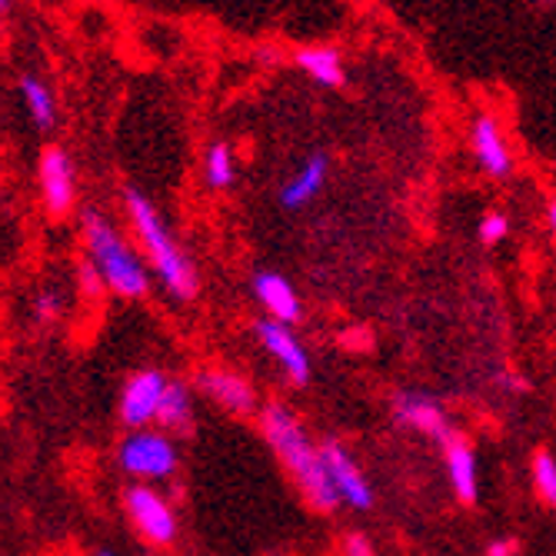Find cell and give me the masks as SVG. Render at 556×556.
I'll use <instances>...</instances> for the list:
<instances>
[{
    "label": "cell",
    "mask_w": 556,
    "mask_h": 556,
    "mask_svg": "<svg viewBox=\"0 0 556 556\" xmlns=\"http://www.w3.org/2000/svg\"><path fill=\"white\" fill-rule=\"evenodd\" d=\"M390 417L400 430H410V433L437 440V443H443L457 433L450 424V414H446L443 403L424 390H396L390 396Z\"/></svg>",
    "instance_id": "cell-6"
},
{
    "label": "cell",
    "mask_w": 556,
    "mask_h": 556,
    "mask_svg": "<svg viewBox=\"0 0 556 556\" xmlns=\"http://www.w3.org/2000/svg\"><path fill=\"white\" fill-rule=\"evenodd\" d=\"M254 296H257L261 307L267 311V317L277 320V324L293 327L303 317V303H300L296 287L283 274H277V270H261L254 277Z\"/></svg>",
    "instance_id": "cell-15"
},
{
    "label": "cell",
    "mask_w": 556,
    "mask_h": 556,
    "mask_svg": "<svg viewBox=\"0 0 556 556\" xmlns=\"http://www.w3.org/2000/svg\"><path fill=\"white\" fill-rule=\"evenodd\" d=\"M124 510L137 533L154 543V546H170L177 540V514L170 507V500L150 483H134L124 493Z\"/></svg>",
    "instance_id": "cell-5"
},
{
    "label": "cell",
    "mask_w": 556,
    "mask_h": 556,
    "mask_svg": "<svg viewBox=\"0 0 556 556\" xmlns=\"http://www.w3.org/2000/svg\"><path fill=\"white\" fill-rule=\"evenodd\" d=\"M320 450H324L327 473H330V480L337 486V496H340L343 507H350V510H370L377 493H374L370 477L364 473V467L353 460V453L340 440H324Z\"/></svg>",
    "instance_id": "cell-8"
},
{
    "label": "cell",
    "mask_w": 556,
    "mask_h": 556,
    "mask_svg": "<svg viewBox=\"0 0 556 556\" xmlns=\"http://www.w3.org/2000/svg\"><path fill=\"white\" fill-rule=\"evenodd\" d=\"M80 287H84V293L87 296H97V293H104L108 290V283H104V277L97 274V267L87 261V264H80Z\"/></svg>",
    "instance_id": "cell-24"
},
{
    "label": "cell",
    "mask_w": 556,
    "mask_h": 556,
    "mask_svg": "<svg viewBox=\"0 0 556 556\" xmlns=\"http://www.w3.org/2000/svg\"><path fill=\"white\" fill-rule=\"evenodd\" d=\"M8 4H11V0H0V11H4V8H8Z\"/></svg>",
    "instance_id": "cell-29"
},
{
    "label": "cell",
    "mask_w": 556,
    "mask_h": 556,
    "mask_svg": "<svg viewBox=\"0 0 556 556\" xmlns=\"http://www.w3.org/2000/svg\"><path fill=\"white\" fill-rule=\"evenodd\" d=\"M327 180H330V157L324 150H314V154L296 167V174H290L287 184L280 187V207L283 211L307 207L314 197L324 193Z\"/></svg>",
    "instance_id": "cell-14"
},
{
    "label": "cell",
    "mask_w": 556,
    "mask_h": 556,
    "mask_svg": "<svg viewBox=\"0 0 556 556\" xmlns=\"http://www.w3.org/2000/svg\"><path fill=\"white\" fill-rule=\"evenodd\" d=\"M167 377L157 370V367H147V370H137L124 390H121V420L127 430H143L150 424H157V414H161V400H164V390H167Z\"/></svg>",
    "instance_id": "cell-11"
},
{
    "label": "cell",
    "mask_w": 556,
    "mask_h": 556,
    "mask_svg": "<svg viewBox=\"0 0 556 556\" xmlns=\"http://www.w3.org/2000/svg\"><path fill=\"white\" fill-rule=\"evenodd\" d=\"M34 314H37V320H58L61 317V296H58V290H43L37 300H34Z\"/></svg>",
    "instance_id": "cell-22"
},
{
    "label": "cell",
    "mask_w": 556,
    "mask_h": 556,
    "mask_svg": "<svg viewBox=\"0 0 556 556\" xmlns=\"http://www.w3.org/2000/svg\"><path fill=\"white\" fill-rule=\"evenodd\" d=\"M93 556H117L114 549H104V546H100V549H93Z\"/></svg>",
    "instance_id": "cell-28"
},
{
    "label": "cell",
    "mask_w": 556,
    "mask_h": 556,
    "mask_svg": "<svg viewBox=\"0 0 556 556\" xmlns=\"http://www.w3.org/2000/svg\"><path fill=\"white\" fill-rule=\"evenodd\" d=\"M87 261L104 277L108 290L121 300H140L150 293V264L134 243L117 230V224L97 211L84 214Z\"/></svg>",
    "instance_id": "cell-3"
},
{
    "label": "cell",
    "mask_w": 556,
    "mask_h": 556,
    "mask_svg": "<svg viewBox=\"0 0 556 556\" xmlns=\"http://www.w3.org/2000/svg\"><path fill=\"white\" fill-rule=\"evenodd\" d=\"M197 390L211 396L220 410L227 414H237V417H250V414H257V390L254 383H250L243 374L237 370H224V367H207V370H200L197 374Z\"/></svg>",
    "instance_id": "cell-12"
},
{
    "label": "cell",
    "mask_w": 556,
    "mask_h": 556,
    "mask_svg": "<svg viewBox=\"0 0 556 556\" xmlns=\"http://www.w3.org/2000/svg\"><path fill=\"white\" fill-rule=\"evenodd\" d=\"M117 464L127 477L140 483H164L180 467V450L170 433L143 427L130 430L117 446Z\"/></svg>",
    "instance_id": "cell-4"
},
{
    "label": "cell",
    "mask_w": 556,
    "mask_h": 556,
    "mask_svg": "<svg viewBox=\"0 0 556 556\" xmlns=\"http://www.w3.org/2000/svg\"><path fill=\"white\" fill-rule=\"evenodd\" d=\"M254 333H257L261 346L277 361V367L283 370V377L293 387H307L311 383V377H314L311 353H307V346H303V340L293 333V327L277 324V320L267 317V320H257Z\"/></svg>",
    "instance_id": "cell-9"
},
{
    "label": "cell",
    "mask_w": 556,
    "mask_h": 556,
    "mask_svg": "<svg viewBox=\"0 0 556 556\" xmlns=\"http://www.w3.org/2000/svg\"><path fill=\"white\" fill-rule=\"evenodd\" d=\"M261 430H264V440L270 443V450L277 453L280 467L290 473V480L303 493V500L320 514L337 510L340 496L327 473L324 450H320V443H314L307 427L300 424V417L287 407V403H267L261 414Z\"/></svg>",
    "instance_id": "cell-1"
},
{
    "label": "cell",
    "mask_w": 556,
    "mask_h": 556,
    "mask_svg": "<svg viewBox=\"0 0 556 556\" xmlns=\"http://www.w3.org/2000/svg\"><path fill=\"white\" fill-rule=\"evenodd\" d=\"M124 211L130 217V227L140 240V254L147 257V264L154 267L157 280L164 283V290L177 300H193L200 290V277L197 267L190 261L187 250L177 243L174 230L167 227L164 214L157 211V204L150 197H143L140 190H124Z\"/></svg>",
    "instance_id": "cell-2"
},
{
    "label": "cell",
    "mask_w": 556,
    "mask_h": 556,
    "mask_svg": "<svg viewBox=\"0 0 556 556\" xmlns=\"http://www.w3.org/2000/svg\"><path fill=\"white\" fill-rule=\"evenodd\" d=\"M530 4H536V8H556V0H530Z\"/></svg>",
    "instance_id": "cell-27"
},
{
    "label": "cell",
    "mask_w": 556,
    "mask_h": 556,
    "mask_svg": "<svg viewBox=\"0 0 556 556\" xmlns=\"http://www.w3.org/2000/svg\"><path fill=\"white\" fill-rule=\"evenodd\" d=\"M204 180L211 190H230L237 180V161H233V147L227 140H214L204 150Z\"/></svg>",
    "instance_id": "cell-19"
},
{
    "label": "cell",
    "mask_w": 556,
    "mask_h": 556,
    "mask_svg": "<svg viewBox=\"0 0 556 556\" xmlns=\"http://www.w3.org/2000/svg\"><path fill=\"white\" fill-rule=\"evenodd\" d=\"M546 224H549V233L556 237V200H549V204H546Z\"/></svg>",
    "instance_id": "cell-26"
},
{
    "label": "cell",
    "mask_w": 556,
    "mask_h": 556,
    "mask_svg": "<svg viewBox=\"0 0 556 556\" xmlns=\"http://www.w3.org/2000/svg\"><path fill=\"white\" fill-rule=\"evenodd\" d=\"M440 446H443V470H446L453 496H457L460 503H467V507H473L477 496H480V464H477L473 443L460 433H453Z\"/></svg>",
    "instance_id": "cell-13"
},
{
    "label": "cell",
    "mask_w": 556,
    "mask_h": 556,
    "mask_svg": "<svg viewBox=\"0 0 556 556\" xmlns=\"http://www.w3.org/2000/svg\"><path fill=\"white\" fill-rule=\"evenodd\" d=\"M0 37H4V27H0Z\"/></svg>",
    "instance_id": "cell-30"
},
{
    "label": "cell",
    "mask_w": 556,
    "mask_h": 556,
    "mask_svg": "<svg viewBox=\"0 0 556 556\" xmlns=\"http://www.w3.org/2000/svg\"><path fill=\"white\" fill-rule=\"evenodd\" d=\"M340 549H343V556H377L370 536H364V533H346Z\"/></svg>",
    "instance_id": "cell-23"
},
{
    "label": "cell",
    "mask_w": 556,
    "mask_h": 556,
    "mask_svg": "<svg viewBox=\"0 0 556 556\" xmlns=\"http://www.w3.org/2000/svg\"><path fill=\"white\" fill-rule=\"evenodd\" d=\"M40 197L50 217H67L74 211L77 200V174H74V161L67 157V150L50 143L40 154Z\"/></svg>",
    "instance_id": "cell-10"
},
{
    "label": "cell",
    "mask_w": 556,
    "mask_h": 556,
    "mask_svg": "<svg viewBox=\"0 0 556 556\" xmlns=\"http://www.w3.org/2000/svg\"><path fill=\"white\" fill-rule=\"evenodd\" d=\"M197 420L193 410V390L184 380H170L161 400V414H157V430L164 433H190Z\"/></svg>",
    "instance_id": "cell-17"
},
{
    "label": "cell",
    "mask_w": 556,
    "mask_h": 556,
    "mask_svg": "<svg viewBox=\"0 0 556 556\" xmlns=\"http://www.w3.org/2000/svg\"><path fill=\"white\" fill-rule=\"evenodd\" d=\"M477 233H480V240H483L486 247H493V243H500V240H507V233H510V217H507V214H496V211H493V214H483Z\"/></svg>",
    "instance_id": "cell-21"
},
{
    "label": "cell",
    "mask_w": 556,
    "mask_h": 556,
    "mask_svg": "<svg viewBox=\"0 0 556 556\" xmlns=\"http://www.w3.org/2000/svg\"><path fill=\"white\" fill-rule=\"evenodd\" d=\"M470 150H473V161L477 167L493 177V180H507L514 177V147L507 140V130H503L500 117L490 111H480L470 124Z\"/></svg>",
    "instance_id": "cell-7"
},
{
    "label": "cell",
    "mask_w": 556,
    "mask_h": 556,
    "mask_svg": "<svg viewBox=\"0 0 556 556\" xmlns=\"http://www.w3.org/2000/svg\"><path fill=\"white\" fill-rule=\"evenodd\" d=\"M533 483L540 490V496L549 503V507H556V457L553 453H536L533 457Z\"/></svg>",
    "instance_id": "cell-20"
},
{
    "label": "cell",
    "mask_w": 556,
    "mask_h": 556,
    "mask_svg": "<svg viewBox=\"0 0 556 556\" xmlns=\"http://www.w3.org/2000/svg\"><path fill=\"white\" fill-rule=\"evenodd\" d=\"M17 90H21V100H24V108H27L30 121H34L40 130H50V127L58 124V100H54V90H50L40 77L24 74L21 84H17Z\"/></svg>",
    "instance_id": "cell-18"
},
{
    "label": "cell",
    "mask_w": 556,
    "mask_h": 556,
    "mask_svg": "<svg viewBox=\"0 0 556 556\" xmlns=\"http://www.w3.org/2000/svg\"><path fill=\"white\" fill-rule=\"evenodd\" d=\"M520 553V543L514 536H503V540H493L486 546V556H517Z\"/></svg>",
    "instance_id": "cell-25"
},
{
    "label": "cell",
    "mask_w": 556,
    "mask_h": 556,
    "mask_svg": "<svg viewBox=\"0 0 556 556\" xmlns=\"http://www.w3.org/2000/svg\"><path fill=\"white\" fill-rule=\"evenodd\" d=\"M293 64L303 71V77L314 80L317 87H327V90H340L346 84V67H343V58L337 47H327V43H317V47H300Z\"/></svg>",
    "instance_id": "cell-16"
}]
</instances>
